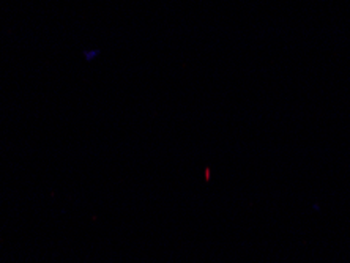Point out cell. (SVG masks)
Segmentation results:
<instances>
[{
  "label": "cell",
  "instance_id": "6da1fadb",
  "mask_svg": "<svg viewBox=\"0 0 350 263\" xmlns=\"http://www.w3.org/2000/svg\"><path fill=\"white\" fill-rule=\"evenodd\" d=\"M85 54V57L89 59V60H92L93 59V55H98L100 54V51H93V52H84Z\"/></svg>",
  "mask_w": 350,
  "mask_h": 263
}]
</instances>
